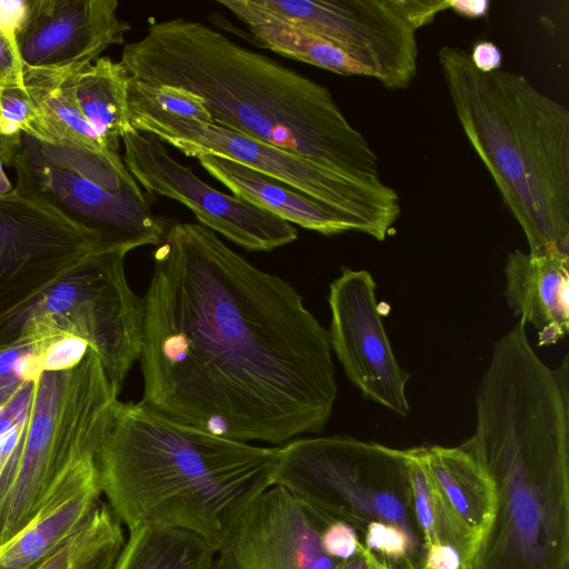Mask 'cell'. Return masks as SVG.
<instances>
[{"label": "cell", "instance_id": "obj_1", "mask_svg": "<svg viewBox=\"0 0 569 569\" xmlns=\"http://www.w3.org/2000/svg\"><path fill=\"white\" fill-rule=\"evenodd\" d=\"M152 260L141 401L242 442L322 431L338 395L332 350L299 292L198 222H172Z\"/></svg>", "mask_w": 569, "mask_h": 569}, {"label": "cell", "instance_id": "obj_2", "mask_svg": "<svg viewBox=\"0 0 569 569\" xmlns=\"http://www.w3.org/2000/svg\"><path fill=\"white\" fill-rule=\"evenodd\" d=\"M490 478L493 520L470 569H569V382L522 337L497 341L461 445Z\"/></svg>", "mask_w": 569, "mask_h": 569}, {"label": "cell", "instance_id": "obj_3", "mask_svg": "<svg viewBox=\"0 0 569 569\" xmlns=\"http://www.w3.org/2000/svg\"><path fill=\"white\" fill-rule=\"evenodd\" d=\"M132 80L199 96L213 122L355 178L380 180L379 161L330 90L202 22H151L123 47Z\"/></svg>", "mask_w": 569, "mask_h": 569}, {"label": "cell", "instance_id": "obj_4", "mask_svg": "<svg viewBox=\"0 0 569 569\" xmlns=\"http://www.w3.org/2000/svg\"><path fill=\"white\" fill-rule=\"evenodd\" d=\"M279 447L222 438L142 401L118 402L96 456L112 512L129 530L162 527L214 551L249 505L272 486Z\"/></svg>", "mask_w": 569, "mask_h": 569}, {"label": "cell", "instance_id": "obj_5", "mask_svg": "<svg viewBox=\"0 0 569 569\" xmlns=\"http://www.w3.org/2000/svg\"><path fill=\"white\" fill-rule=\"evenodd\" d=\"M441 73L459 123L521 227L532 256H569V110L526 76L478 70L443 46Z\"/></svg>", "mask_w": 569, "mask_h": 569}, {"label": "cell", "instance_id": "obj_6", "mask_svg": "<svg viewBox=\"0 0 569 569\" xmlns=\"http://www.w3.org/2000/svg\"><path fill=\"white\" fill-rule=\"evenodd\" d=\"M118 402L90 346L69 365L41 367L0 467V550L36 517L71 467L97 456Z\"/></svg>", "mask_w": 569, "mask_h": 569}, {"label": "cell", "instance_id": "obj_7", "mask_svg": "<svg viewBox=\"0 0 569 569\" xmlns=\"http://www.w3.org/2000/svg\"><path fill=\"white\" fill-rule=\"evenodd\" d=\"M13 191L92 234L99 250L128 253L158 246L172 220L151 210L156 198L108 150L56 144L23 134Z\"/></svg>", "mask_w": 569, "mask_h": 569}, {"label": "cell", "instance_id": "obj_8", "mask_svg": "<svg viewBox=\"0 0 569 569\" xmlns=\"http://www.w3.org/2000/svg\"><path fill=\"white\" fill-rule=\"evenodd\" d=\"M410 448L350 436L312 437L279 447L272 486L362 537L371 522L401 527L422 543L415 516Z\"/></svg>", "mask_w": 569, "mask_h": 569}, {"label": "cell", "instance_id": "obj_9", "mask_svg": "<svg viewBox=\"0 0 569 569\" xmlns=\"http://www.w3.org/2000/svg\"><path fill=\"white\" fill-rule=\"evenodd\" d=\"M128 110L136 131L186 157L211 154L250 168L353 219L378 241L387 238L400 217V198L381 179L361 180L214 122L171 116L130 91Z\"/></svg>", "mask_w": 569, "mask_h": 569}, {"label": "cell", "instance_id": "obj_10", "mask_svg": "<svg viewBox=\"0 0 569 569\" xmlns=\"http://www.w3.org/2000/svg\"><path fill=\"white\" fill-rule=\"evenodd\" d=\"M127 253L96 250L83 257L0 336V348L19 338H74L94 349L119 395L140 358L144 302L130 288Z\"/></svg>", "mask_w": 569, "mask_h": 569}, {"label": "cell", "instance_id": "obj_11", "mask_svg": "<svg viewBox=\"0 0 569 569\" xmlns=\"http://www.w3.org/2000/svg\"><path fill=\"white\" fill-rule=\"evenodd\" d=\"M260 11L340 47L388 90L418 73L417 31L448 9V0H251Z\"/></svg>", "mask_w": 569, "mask_h": 569}, {"label": "cell", "instance_id": "obj_12", "mask_svg": "<svg viewBox=\"0 0 569 569\" xmlns=\"http://www.w3.org/2000/svg\"><path fill=\"white\" fill-rule=\"evenodd\" d=\"M99 250L97 239L13 190L0 196V336L64 272Z\"/></svg>", "mask_w": 569, "mask_h": 569}, {"label": "cell", "instance_id": "obj_13", "mask_svg": "<svg viewBox=\"0 0 569 569\" xmlns=\"http://www.w3.org/2000/svg\"><path fill=\"white\" fill-rule=\"evenodd\" d=\"M121 141L123 163L138 184L151 196L182 203L199 224L248 251H271L297 240L293 224L207 184L157 138L132 129Z\"/></svg>", "mask_w": 569, "mask_h": 569}, {"label": "cell", "instance_id": "obj_14", "mask_svg": "<svg viewBox=\"0 0 569 569\" xmlns=\"http://www.w3.org/2000/svg\"><path fill=\"white\" fill-rule=\"evenodd\" d=\"M331 350L362 396L402 417L409 416V375L398 363L367 270L343 268L329 287Z\"/></svg>", "mask_w": 569, "mask_h": 569}, {"label": "cell", "instance_id": "obj_15", "mask_svg": "<svg viewBox=\"0 0 569 569\" xmlns=\"http://www.w3.org/2000/svg\"><path fill=\"white\" fill-rule=\"evenodd\" d=\"M330 520L280 486L260 493L216 550L209 569H338L322 548Z\"/></svg>", "mask_w": 569, "mask_h": 569}, {"label": "cell", "instance_id": "obj_16", "mask_svg": "<svg viewBox=\"0 0 569 569\" xmlns=\"http://www.w3.org/2000/svg\"><path fill=\"white\" fill-rule=\"evenodd\" d=\"M116 0H30L16 43L22 68L88 66L122 44L130 24Z\"/></svg>", "mask_w": 569, "mask_h": 569}, {"label": "cell", "instance_id": "obj_17", "mask_svg": "<svg viewBox=\"0 0 569 569\" xmlns=\"http://www.w3.org/2000/svg\"><path fill=\"white\" fill-rule=\"evenodd\" d=\"M102 495L96 457L71 467L51 488L36 517L0 550V569H33L89 519Z\"/></svg>", "mask_w": 569, "mask_h": 569}, {"label": "cell", "instance_id": "obj_18", "mask_svg": "<svg viewBox=\"0 0 569 569\" xmlns=\"http://www.w3.org/2000/svg\"><path fill=\"white\" fill-rule=\"evenodd\" d=\"M505 274L507 303L519 321L536 329L538 346L563 339L569 330V256L513 250Z\"/></svg>", "mask_w": 569, "mask_h": 569}, {"label": "cell", "instance_id": "obj_19", "mask_svg": "<svg viewBox=\"0 0 569 569\" xmlns=\"http://www.w3.org/2000/svg\"><path fill=\"white\" fill-rule=\"evenodd\" d=\"M420 452L441 509L475 558L495 516L496 497L490 478L461 445L421 446Z\"/></svg>", "mask_w": 569, "mask_h": 569}, {"label": "cell", "instance_id": "obj_20", "mask_svg": "<svg viewBox=\"0 0 569 569\" xmlns=\"http://www.w3.org/2000/svg\"><path fill=\"white\" fill-rule=\"evenodd\" d=\"M200 166L233 196L273 216L325 236L363 233L353 219L234 161L199 156Z\"/></svg>", "mask_w": 569, "mask_h": 569}, {"label": "cell", "instance_id": "obj_21", "mask_svg": "<svg viewBox=\"0 0 569 569\" xmlns=\"http://www.w3.org/2000/svg\"><path fill=\"white\" fill-rule=\"evenodd\" d=\"M87 66L22 68V80L37 113L34 138L56 144L107 150L81 113L77 74Z\"/></svg>", "mask_w": 569, "mask_h": 569}, {"label": "cell", "instance_id": "obj_22", "mask_svg": "<svg viewBox=\"0 0 569 569\" xmlns=\"http://www.w3.org/2000/svg\"><path fill=\"white\" fill-rule=\"evenodd\" d=\"M244 23L258 46L341 76H365L368 71L333 42L257 9L251 0H219Z\"/></svg>", "mask_w": 569, "mask_h": 569}, {"label": "cell", "instance_id": "obj_23", "mask_svg": "<svg viewBox=\"0 0 569 569\" xmlns=\"http://www.w3.org/2000/svg\"><path fill=\"white\" fill-rule=\"evenodd\" d=\"M130 77L120 61L103 56L76 78L77 103L104 148L119 153L121 137L132 130L128 110Z\"/></svg>", "mask_w": 569, "mask_h": 569}, {"label": "cell", "instance_id": "obj_24", "mask_svg": "<svg viewBox=\"0 0 569 569\" xmlns=\"http://www.w3.org/2000/svg\"><path fill=\"white\" fill-rule=\"evenodd\" d=\"M114 569H209L216 551L196 533L162 527L129 530Z\"/></svg>", "mask_w": 569, "mask_h": 569}, {"label": "cell", "instance_id": "obj_25", "mask_svg": "<svg viewBox=\"0 0 569 569\" xmlns=\"http://www.w3.org/2000/svg\"><path fill=\"white\" fill-rule=\"evenodd\" d=\"M124 543L120 520L100 501L87 522L33 569H114Z\"/></svg>", "mask_w": 569, "mask_h": 569}, {"label": "cell", "instance_id": "obj_26", "mask_svg": "<svg viewBox=\"0 0 569 569\" xmlns=\"http://www.w3.org/2000/svg\"><path fill=\"white\" fill-rule=\"evenodd\" d=\"M37 113L23 80L0 81L1 161L13 167L23 134L34 137Z\"/></svg>", "mask_w": 569, "mask_h": 569}, {"label": "cell", "instance_id": "obj_27", "mask_svg": "<svg viewBox=\"0 0 569 569\" xmlns=\"http://www.w3.org/2000/svg\"><path fill=\"white\" fill-rule=\"evenodd\" d=\"M46 342L23 337L0 348V410L40 371Z\"/></svg>", "mask_w": 569, "mask_h": 569}, {"label": "cell", "instance_id": "obj_28", "mask_svg": "<svg viewBox=\"0 0 569 569\" xmlns=\"http://www.w3.org/2000/svg\"><path fill=\"white\" fill-rule=\"evenodd\" d=\"M365 547L387 561L402 562L407 569L422 565V543L408 531L392 523L371 522L363 535Z\"/></svg>", "mask_w": 569, "mask_h": 569}, {"label": "cell", "instance_id": "obj_29", "mask_svg": "<svg viewBox=\"0 0 569 569\" xmlns=\"http://www.w3.org/2000/svg\"><path fill=\"white\" fill-rule=\"evenodd\" d=\"M128 91L152 103L171 116L212 123L203 100L193 92L173 86H151L130 78Z\"/></svg>", "mask_w": 569, "mask_h": 569}, {"label": "cell", "instance_id": "obj_30", "mask_svg": "<svg viewBox=\"0 0 569 569\" xmlns=\"http://www.w3.org/2000/svg\"><path fill=\"white\" fill-rule=\"evenodd\" d=\"M320 540L326 553L340 561L352 557L361 542L357 530L340 520L329 522L322 530Z\"/></svg>", "mask_w": 569, "mask_h": 569}, {"label": "cell", "instance_id": "obj_31", "mask_svg": "<svg viewBox=\"0 0 569 569\" xmlns=\"http://www.w3.org/2000/svg\"><path fill=\"white\" fill-rule=\"evenodd\" d=\"M29 4L30 0H0V33L16 49V37L26 20Z\"/></svg>", "mask_w": 569, "mask_h": 569}, {"label": "cell", "instance_id": "obj_32", "mask_svg": "<svg viewBox=\"0 0 569 569\" xmlns=\"http://www.w3.org/2000/svg\"><path fill=\"white\" fill-rule=\"evenodd\" d=\"M422 565L427 569H463L461 558L450 546H431L423 551Z\"/></svg>", "mask_w": 569, "mask_h": 569}, {"label": "cell", "instance_id": "obj_33", "mask_svg": "<svg viewBox=\"0 0 569 569\" xmlns=\"http://www.w3.org/2000/svg\"><path fill=\"white\" fill-rule=\"evenodd\" d=\"M469 54L473 66L482 72L501 69L502 53L490 41L477 42Z\"/></svg>", "mask_w": 569, "mask_h": 569}, {"label": "cell", "instance_id": "obj_34", "mask_svg": "<svg viewBox=\"0 0 569 569\" xmlns=\"http://www.w3.org/2000/svg\"><path fill=\"white\" fill-rule=\"evenodd\" d=\"M22 80L18 50L0 33V81Z\"/></svg>", "mask_w": 569, "mask_h": 569}, {"label": "cell", "instance_id": "obj_35", "mask_svg": "<svg viewBox=\"0 0 569 569\" xmlns=\"http://www.w3.org/2000/svg\"><path fill=\"white\" fill-rule=\"evenodd\" d=\"M338 569H393L390 563L370 551L362 542L352 557L340 562Z\"/></svg>", "mask_w": 569, "mask_h": 569}, {"label": "cell", "instance_id": "obj_36", "mask_svg": "<svg viewBox=\"0 0 569 569\" xmlns=\"http://www.w3.org/2000/svg\"><path fill=\"white\" fill-rule=\"evenodd\" d=\"M489 6L490 2L486 0H448V9L469 19H477L485 16Z\"/></svg>", "mask_w": 569, "mask_h": 569}, {"label": "cell", "instance_id": "obj_37", "mask_svg": "<svg viewBox=\"0 0 569 569\" xmlns=\"http://www.w3.org/2000/svg\"><path fill=\"white\" fill-rule=\"evenodd\" d=\"M13 190L10 180L3 171V163L0 160V196L10 193Z\"/></svg>", "mask_w": 569, "mask_h": 569}, {"label": "cell", "instance_id": "obj_38", "mask_svg": "<svg viewBox=\"0 0 569 569\" xmlns=\"http://www.w3.org/2000/svg\"><path fill=\"white\" fill-rule=\"evenodd\" d=\"M415 569H427V568L423 565H421V566H419V567H417Z\"/></svg>", "mask_w": 569, "mask_h": 569}, {"label": "cell", "instance_id": "obj_39", "mask_svg": "<svg viewBox=\"0 0 569 569\" xmlns=\"http://www.w3.org/2000/svg\"><path fill=\"white\" fill-rule=\"evenodd\" d=\"M0 160H1V152H0ZM2 162V161H1Z\"/></svg>", "mask_w": 569, "mask_h": 569}]
</instances>
